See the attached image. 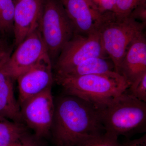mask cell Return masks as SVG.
<instances>
[{
  "mask_svg": "<svg viewBox=\"0 0 146 146\" xmlns=\"http://www.w3.org/2000/svg\"><path fill=\"white\" fill-rule=\"evenodd\" d=\"M103 130L98 110L88 102L66 95L54 102L50 133L56 146H76L82 138Z\"/></svg>",
  "mask_w": 146,
  "mask_h": 146,
  "instance_id": "obj_1",
  "label": "cell"
},
{
  "mask_svg": "<svg viewBox=\"0 0 146 146\" xmlns=\"http://www.w3.org/2000/svg\"><path fill=\"white\" fill-rule=\"evenodd\" d=\"M55 80L66 95L83 100L98 110L107 106L125 92L130 84L114 71L79 76H55Z\"/></svg>",
  "mask_w": 146,
  "mask_h": 146,
  "instance_id": "obj_2",
  "label": "cell"
},
{
  "mask_svg": "<svg viewBox=\"0 0 146 146\" xmlns=\"http://www.w3.org/2000/svg\"><path fill=\"white\" fill-rule=\"evenodd\" d=\"M98 110L106 133L118 137L146 129V103L126 91Z\"/></svg>",
  "mask_w": 146,
  "mask_h": 146,
  "instance_id": "obj_3",
  "label": "cell"
},
{
  "mask_svg": "<svg viewBox=\"0 0 146 146\" xmlns=\"http://www.w3.org/2000/svg\"><path fill=\"white\" fill-rule=\"evenodd\" d=\"M146 25L131 18H117L115 14L102 24L99 31L105 52L119 74L121 63L129 45L141 34Z\"/></svg>",
  "mask_w": 146,
  "mask_h": 146,
  "instance_id": "obj_4",
  "label": "cell"
},
{
  "mask_svg": "<svg viewBox=\"0 0 146 146\" xmlns=\"http://www.w3.org/2000/svg\"><path fill=\"white\" fill-rule=\"evenodd\" d=\"M39 29L51 60L76 33L60 0H43Z\"/></svg>",
  "mask_w": 146,
  "mask_h": 146,
  "instance_id": "obj_5",
  "label": "cell"
},
{
  "mask_svg": "<svg viewBox=\"0 0 146 146\" xmlns=\"http://www.w3.org/2000/svg\"><path fill=\"white\" fill-rule=\"evenodd\" d=\"M93 57H109L103 47L99 31L87 35L75 33L58 56L55 65L56 74H62Z\"/></svg>",
  "mask_w": 146,
  "mask_h": 146,
  "instance_id": "obj_6",
  "label": "cell"
},
{
  "mask_svg": "<svg viewBox=\"0 0 146 146\" xmlns=\"http://www.w3.org/2000/svg\"><path fill=\"white\" fill-rule=\"evenodd\" d=\"M20 107L23 123L34 131L36 138L40 140L50 133L54 112L52 87L29 98Z\"/></svg>",
  "mask_w": 146,
  "mask_h": 146,
  "instance_id": "obj_7",
  "label": "cell"
},
{
  "mask_svg": "<svg viewBox=\"0 0 146 146\" xmlns=\"http://www.w3.org/2000/svg\"><path fill=\"white\" fill-rule=\"evenodd\" d=\"M17 46L13 54L9 56L6 61L7 69L15 80L21 74L49 55L39 29Z\"/></svg>",
  "mask_w": 146,
  "mask_h": 146,
  "instance_id": "obj_8",
  "label": "cell"
},
{
  "mask_svg": "<svg viewBox=\"0 0 146 146\" xmlns=\"http://www.w3.org/2000/svg\"><path fill=\"white\" fill-rule=\"evenodd\" d=\"M20 106L29 98L52 87L54 79L51 60L47 55L16 79Z\"/></svg>",
  "mask_w": 146,
  "mask_h": 146,
  "instance_id": "obj_9",
  "label": "cell"
},
{
  "mask_svg": "<svg viewBox=\"0 0 146 146\" xmlns=\"http://www.w3.org/2000/svg\"><path fill=\"white\" fill-rule=\"evenodd\" d=\"M60 1L77 34L87 35L99 30L102 24L115 14L100 13L88 0Z\"/></svg>",
  "mask_w": 146,
  "mask_h": 146,
  "instance_id": "obj_10",
  "label": "cell"
},
{
  "mask_svg": "<svg viewBox=\"0 0 146 146\" xmlns=\"http://www.w3.org/2000/svg\"><path fill=\"white\" fill-rule=\"evenodd\" d=\"M43 0H21L15 3L13 32L16 46L39 29Z\"/></svg>",
  "mask_w": 146,
  "mask_h": 146,
  "instance_id": "obj_11",
  "label": "cell"
},
{
  "mask_svg": "<svg viewBox=\"0 0 146 146\" xmlns=\"http://www.w3.org/2000/svg\"><path fill=\"white\" fill-rule=\"evenodd\" d=\"M9 55L5 53L0 57V116L22 123L21 107L14 95L13 81L9 73L6 61Z\"/></svg>",
  "mask_w": 146,
  "mask_h": 146,
  "instance_id": "obj_12",
  "label": "cell"
},
{
  "mask_svg": "<svg viewBox=\"0 0 146 146\" xmlns=\"http://www.w3.org/2000/svg\"><path fill=\"white\" fill-rule=\"evenodd\" d=\"M146 72V39L144 32L129 45L120 65L119 74L130 84Z\"/></svg>",
  "mask_w": 146,
  "mask_h": 146,
  "instance_id": "obj_13",
  "label": "cell"
},
{
  "mask_svg": "<svg viewBox=\"0 0 146 146\" xmlns=\"http://www.w3.org/2000/svg\"><path fill=\"white\" fill-rule=\"evenodd\" d=\"M115 72V67L109 57H93L84 60L78 65L56 76H79Z\"/></svg>",
  "mask_w": 146,
  "mask_h": 146,
  "instance_id": "obj_14",
  "label": "cell"
},
{
  "mask_svg": "<svg viewBox=\"0 0 146 146\" xmlns=\"http://www.w3.org/2000/svg\"><path fill=\"white\" fill-rule=\"evenodd\" d=\"M29 134L24 124L0 116V146L18 141Z\"/></svg>",
  "mask_w": 146,
  "mask_h": 146,
  "instance_id": "obj_15",
  "label": "cell"
},
{
  "mask_svg": "<svg viewBox=\"0 0 146 146\" xmlns=\"http://www.w3.org/2000/svg\"><path fill=\"white\" fill-rule=\"evenodd\" d=\"M15 3L13 0H0V32L13 31Z\"/></svg>",
  "mask_w": 146,
  "mask_h": 146,
  "instance_id": "obj_16",
  "label": "cell"
},
{
  "mask_svg": "<svg viewBox=\"0 0 146 146\" xmlns=\"http://www.w3.org/2000/svg\"><path fill=\"white\" fill-rule=\"evenodd\" d=\"M118 137L106 132L86 136L76 146H121Z\"/></svg>",
  "mask_w": 146,
  "mask_h": 146,
  "instance_id": "obj_17",
  "label": "cell"
},
{
  "mask_svg": "<svg viewBox=\"0 0 146 146\" xmlns=\"http://www.w3.org/2000/svg\"><path fill=\"white\" fill-rule=\"evenodd\" d=\"M126 92L134 98L146 102V72L130 84Z\"/></svg>",
  "mask_w": 146,
  "mask_h": 146,
  "instance_id": "obj_18",
  "label": "cell"
},
{
  "mask_svg": "<svg viewBox=\"0 0 146 146\" xmlns=\"http://www.w3.org/2000/svg\"><path fill=\"white\" fill-rule=\"evenodd\" d=\"M145 2L146 0H116L115 15L119 18L127 17L136 6Z\"/></svg>",
  "mask_w": 146,
  "mask_h": 146,
  "instance_id": "obj_19",
  "label": "cell"
},
{
  "mask_svg": "<svg viewBox=\"0 0 146 146\" xmlns=\"http://www.w3.org/2000/svg\"><path fill=\"white\" fill-rule=\"evenodd\" d=\"M93 7L102 13L116 11V0H88Z\"/></svg>",
  "mask_w": 146,
  "mask_h": 146,
  "instance_id": "obj_20",
  "label": "cell"
},
{
  "mask_svg": "<svg viewBox=\"0 0 146 146\" xmlns=\"http://www.w3.org/2000/svg\"><path fill=\"white\" fill-rule=\"evenodd\" d=\"M1 146H43L40 140L35 136L29 134L24 138Z\"/></svg>",
  "mask_w": 146,
  "mask_h": 146,
  "instance_id": "obj_21",
  "label": "cell"
},
{
  "mask_svg": "<svg viewBox=\"0 0 146 146\" xmlns=\"http://www.w3.org/2000/svg\"><path fill=\"white\" fill-rule=\"evenodd\" d=\"M128 16L146 25V2L136 6Z\"/></svg>",
  "mask_w": 146,
  "mask_h": 146,
  "instance_id": "obj_22",
  "label": "cell"
},
{
  "mask_svg": "<svg viewBox=\"0 0 146 146\" xmlns=\"http://www.w3.org/2000/svg\"><path fill=\"white\" fill-rule=\"evenodd\" d=\"M121 146H146V134L137 139L128 141L122 144Z\"/></svg>",
  "mask_w": 146,
  "mask_h": 146,
  "instance_id": "obj_23",
  "label": "cell"
},
{
  "mask_svg": "<svg viewBox=\"0 0 146 146\" xmlns=\"http://www.w3.org/2000/svg\"><path fill=\"white\" fill-rule=\"evenodd\" d=\"M5 53L2 52L1 51V50H0V57H1L3 54H4Z\"/></svg>",
  "mask_w": 146,
  "mask_h": 146,
  "instance_id": "obj_24",
  "label": "cell"
},
{
  "mask_svg": "<svg viewBox=\"0 0 146 146\" xmlns=\"http://www.w3.org/2000/svg\"><path fill=\"white\" fill-rule=\"evenodd\" d=\"M13 1H14V0H13ZM16 1H21V0H16Z\"/></svg>",
  "mask_w": 146,
  "mask_h": 146,
  "instance_id": "obj_25",
  "label": "cell"
}]
</instances>
